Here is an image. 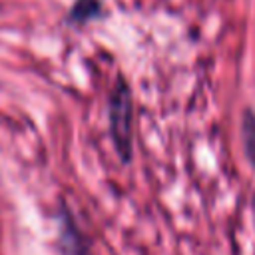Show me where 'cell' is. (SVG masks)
I'll use <instances>...</instances> for the list:
<instances>
[{"mask_svg": "<svg viewBox=\"0 0 255 255\" xmlns=\"http://www.w3.org/2000/svg\"><path fill=\"white\" fill-rule=\"evenodd\" d=\"M241 145L249 165L255 167V112L251 108H245L241 116Z\"/></svg>", "mask_w": 255, "mask_h": 255, "instance_id": "3", "label": "cell"}, {"mask_svg": "<svg viewBox=\"0 0 255 255\" xmlns=\"http://www.w3.org/2000/svg\"><path fill=\"white\" fill-rule=\"evenodd\" d=\"M110 137L124 165L133 157V98L124 76H118L110 92Z\"/></svg>", "mask_w": 255, "mask_h": 255, "instance_id": "1", "label": "cell"}, {"mask_svg": "<svg viewBox=\"0 0 255 255\" xmlns=\"http://www.w3.org/2000/svg\"><path fill=\"white\" fill-rule=\"evenodd\" d=\"M104 14L102 0H76L68 12V22L72 24H88Z\"/></svg>", "mask_w": 255, "mask_h": 255, "instance_id": "2", "label": "cell"}, {"mask_svg": "<svg viewBox=\"0 0 255 255\" xmlns=\"http://www.w3.org/2000/svg\"><path fill=\"white\" fill-rule=\"evenodd\" d=\"M251 211H253V225H255V193H253V199H251Z\"/></svg>", "mask_w": 255, "mask_h": 255, "instance_id": "4", "label": "cell"}]
</instances>
